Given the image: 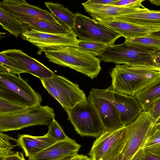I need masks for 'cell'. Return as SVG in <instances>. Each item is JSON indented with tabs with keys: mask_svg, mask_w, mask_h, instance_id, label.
I'll list each match as a JSON object with an SVG mask.
<instances>
[{
	"mask_svg": "<svg viewBox=\"0 0 160 160\" xmlns=\"http://www.w3.org/2000/svg\"><path fill=\"white\" fill-rule=\"evenodd\" d=\"M159 50L124 42L109 46L97 57L103 62L117 64L153 66L155 57Z\"/></svg>",
	"mask_w": 160,
	"mask_h": 160,
	"instance_id": "3957f363",
	"label": "cell"
},
{
	"mask_svg": "<svg viewBox=\"0 0 160 160\" xmlns=\"http://www.w3.org/2000/svg\"><path fill=\"white\" fill-rule=\"evenodd\" d=\"M116 0H89L84 2L89 5H110Z\"/></svg>",
	"mask_w": 160,
	"mask_h": 160,
	"instance_id": "d590c367",
	"label": "cell"
},
{
	"mask_svg": "<svg viewBox=\"0 0 160 160\" xmlns=\"http://www.w3.org/2000/svg\"><path fill=\"white\" fill-rule=\"evenodd\" d=\"M44 3L51 14L58 22L72 29L74 23L75 13L62 5L58 3L47 2Z\"/></svg>",
	"mask_w": 160,
	"mask_h": 160,
	"instance_id": "603a6c76",
	"label": "cell"
},
{
	"mask_svg": "<svg viewBox=\"0 0 160 160\" xmlns=\"http://www.w3.org/2000/svg\"><path fill=\"white\" fill-rule=\"evenodd\" d=\"M49 61L68 67L82 73L92 79L97 77L101 70V60L75 46H66L44 50Z\"/></svg>",
	"mask_w": 160,
	"mask_h": 160,
	"instance_id": "7a4b0ae2",
	"label": "cell"
},
{
	"mask_svg": "<svg viewBox=\"0 0 160 160\" xmlns=\"http://www.w3.org/2000/svg\"><path fill=\"white\" fill-rule=\"evenodd\" d=\"M116 160H145L144 147L138 151L130 159H126L120 155Z\"/></svg>",
	"mask_w": 160,
	"mask_h": 160,
	"instance_id": "e575fe53",
	"label": "cell"
},
{
	"mask_svg": "<svg viewBox=\"0 0 160 160\" xmlns=\"http://www.w3.org/2000/svg\"><path fill=\"white\" fill-rule=\"evenodd\" d=\"M75 13L72 30L79 41L103 43L110 46L122 37L104 24L79 12Z\"/></svg>",
	"mask_w": 160,
	"mask_h": 160,
	"instance_id": "ba28073f",
	"label": "cell"
},
{
	"mask_svg": "<svg viewBox=\"0 0 160 160\" xmlns=\"http://www.w3.org/2000/svg\"><path fill=\"white\" fill-rule=\"evenodd\" d=\"M113 102L119 114L123 126L134 121L143 111L139 102L134 96L114 91Z\"/></svg>",
	"mask_w": 160,
	"mask_h": 160,
	"instance_id": "2e32d148",
	"label": "cell"
},
{
	"mask_svg": "<svg viewBox=\"0 0 160 160\" xmlns=\"http://www.w3.org/2000/svg\"><path fill=\"white\" fill-rule=\"evenodd\" d=\"M154 62L155 63H160V50L157 53L155 57Z\"/></svg>",
	"mask_w": 160,
	"mask_h": 160,
	"instance_id": "f35d334b",
	"label": "cell"
},
{
	"mask_svg": "<svg viewBox=\"0 0 160 160\" xmlns=\"http://www.w3.org/2000/svg\"><path fill=\"white\" fill-rule=\"evenodd\" d=\"M86 11L95 19L114 17L123 15L143 11L146 8H128L110 5H89L82 4Z\"/></svg>",
	"mask_w": 160,
	"mask_h": 160,
	"instance_id": "d6986e66",
	"label": "cell"
},
{
	"mask_svg": "<svg viewBox=\"0 0 160 160\" xmlns=\"http://www.w3.org/2000/svg\"><path fill=\"white\" fill-rule=\"evenodd\" d=\"M0 98L27 108L41 105V95L20 76L0 71Z\"/></svg>",
	"mask_w": 160,
	"mask_h": 160,
	"instance_id": "277c9868",
	"label": "cell"
},
{
	"mask_svg": "<svg viewBox=\"0 0 160 160\" xmlns=\"http://www.w3.org/2000/svg\"><path fill=\"white\" fill-rule=\"evenodd\" d=\"M40 80L43 87L64 109L87 100L85 93L79 85L63 76L55 74L49 78Z\"/></svg>",
	"mask_w": 160,
	"mask_h": 160,
	"instance_id": "9c48e42d",
	"label": "cell"
},
{
	"mask_svg": "<svg viewBox=\"0 0 160 160\" xmlns=\"http://www.w3.org/2000/svg\"><path fill=\"white\" fill-rule=\"evenodd\" d=\"M148 111L151 114L153 122L156 123L160 118V98L153 103Z\"/></svg>",
	"mask_w": 160,
	"mask_h": 160,
	"instance_id": "836d02e7",
	"label": "cell"
},
{
	"mask_svg": "<svg viewBox=\"0 0 160 160\" xmlns=\"http://www.w3.org/2000/svg\"><path fill=\"white\" fill-rule=\"evenodd\" d=\"M151 34L152 35L160 38V30L153 32Z\"/></svg>",
	"mask_w": 160,
	"mask_h": 160,
	"instance_id": "b9f144b4",
	"label": "cell"
},
{
	"mask_svg": "<svg viewBox=\"0 0 160 160\" xmlns=\"http://www.w3.org/2000/svg\"><path fill=\"white\" fill-rule=\"evenodd\" d=\"M158 70L160 72V67H158Z\"/></svg>",
	"mask_w": 160,
	"mask_h": 160,
	"instance_id": "bcb514c9",
	"label": "cell"
},
{
	"mask_svg": "<svg viewBox=\"0 0 160 160\" xmlns=\"http://www.w3.org/2000/svg\"><path fill=\"white\" fill-rule=\"evenodd\" d=\"M80 156V154H78V153L73 154L64 157L58 160H77Z\"/></svg>",
	"mask_w": 160,
	"mask_h": 160,
	"instance_id": "74e56055",
	"label": "cell"
},
{
	"mask_svg": "<svg viewBox=\"0 0 160 160\" xmlns=\"http://www.w3.org/2000/svg\"><path fill=\"white\" fill-rule=\"evenodd\" d=\"M64 109L67 113L68 120L81 136L98 138L104 131L97 112L88 99Z\"/></svg>",
	"mask_w": 160,
	"mask_h": 160,
	"instance_id": "8992f818",
	"label": "cell"
},
{
	"mask_svg": "<svg viewBox=\"0 0 160 160\" xmlns=\"http://www.w3.org/2000/svg\"><path fill=\"white\" fill-rule=\"evenodd\" d=\"M149 1L152 4L160 6V0H149Z\"/></svg>",
	"mask_w": 160,
	"mask_h": 160,
	"instance_id": "60d3db41",
	"label": "cell"
},
{
	"mask_svg": "<svg viewBox=\"0 0 160 160\" xmlns=\"http://www.w3.org/2000/svg\"><path fill=\"white\" fill-rule=\"evenodd\" d=\"M145 160H160V146L145 149Z\"/></svg>",
	"mask_w": 160,
	"mask_h": 160,
	"instance_id": "d6a6232c",
	"label": "cell"
},
{
	"mask_svg": "<svg viewBox=\"0 0 160 160\" xmlns=\"http://www.w3.org/2000/svg\"><path fill=\"white\" fill-rule=\"evenodd\" d=\"M48 127V131L47 134L54 142L63 141L69 138L66 135L62 127L55 118Z\"/></svg>",
	"mask_w": 160,
	"mask_h": 160,
	"instance_id": "f1b7e54d",
	"label": "cell"
},
{
	"mask_svg": "<svg viewBox=\"0 0 160 160\" xmlns=\"http://www.w3.org/2000/svg\"><path fill=\"white\" fill-rule=\"evenodd\" d=\"M5 160H25L23 152H14L8 157Z\"/></svg>",
	"mask_w": 160,
	"mask_h": 160,
	"instance_id": "8d00e7d4",
	"label": "cell"
},
{
	"mask_svg": "<svg viewBox=\"0 0 160 160\" xmlns=\"http://www.w3.org/2000/svg\"><path fill=\"white\" fill-rule=\"evenodd\" d=\"M37 47V53L41 55L46 49L66 46L77 47L78 39L74 32L68 34H53L34 30H27L21 36Z\"/></svg>",
	"mask_w": 160,
	"mask_h": 160,
	"instance_id": "7c38bea8",
	"label": "cell"
},
{
	"mask_svg": "<svg viewBox=\"0 0 160 160\" xmlns=\"http://www.w3.org/2000/svg\"><path fill=\"white\" fill-rule=\"evenodd\" d=\"M1 52L6 56L23 67L28 73L40 79L49 78L55 74L44 64L20 49H7Z\"/></svg>",
	"mask_w": 160,
	"mask_h": 160,
	"instance_id": "4fadbf2b",
	"label": "cell"
},
{
	"mask_svg": "<svg viewBox=\"0 0 160 160\" xmlns=\"http://www.w3.org/2000/svg\"><path fill=\"white\" fill-rule=\"evenodd\" d=\"M144 0H116L110 5L128 8L145 7L142 4Z\"/></svg>",
	"mask_w": 160,
	"mask_h": 160,
	"instance_id": "4dcf8cb0",
	"label": "cell"
},
{
	"mask_svg": "<svg viewBox=\"0 0 160 160\" xmlns=\"http://www.w3.org/2000/svg\"><path fill=\"white\" fill-rule=\"evenodd\" d=\"M127 43L160 50V38L150 34L125 39Z\"/></svg>",
	"mask_w": 160,
	"mask_h": 160,
	"instance_id": "4316f807",
	"label": "cell"
},
{
	"mask_svg": "<svg viewBox=\"0 0 160 160\" xmlns=\"http://www.w3.org/2000/svg\"><path fill=\"white\" fill-rule=\"evenodd\" d=\"M103 43L79 41L77 47L79 49L96 57L99 56L109 46Z\"/></svg>",
	"mask_w": 160,
	"mask_h": 160,
	"instance_id": "d4e9b609",
	"label": "cell"
},
{
	"mask_svg": "<svg viewBox=\"0 0 160 160\" xmlns=\"http://www.w3.org/2000/svg\"><path fill=\"white\" fill-rule=\"evenodd\" d=\"M160 146V129L156 128L146 141L144 148Z\"/></svg>",
	"mask_w": 160,
	"mask_h": 160,
	"instance_id": "1f68e13d",
	"label": "cell"
},
{
	"mask_svg": "<svg viewBox=\"0 0 160 160\" xmlns=\"http://www.w3.org/2000/svg\"><path fill=\"white\" fill-rule=\"evenodd\" d=\"M155 124L157 126L160 124V118L157 121V122L155 123Z\"/></svg>",
	"mask_w": 160,
	"mask_h": 160,
	"instance_id": "ee69618b",
	"label": "cell"
},
{
	"mask_svg": "<svg viewBox=\"0 0 160 160\" xmlns=\"http://www.w3.org/2000/svg\"><path fill=\"white\" fill-rule=\"evenodd\" d=\"M110 74L114 91L134 97L158 78L160 72L153 66L117 64Z\"/></svg>",
	"mask_w": 160,
	"mask_h": 160,
	"instance_id": "6da1fadb",
	"label": "cell"
},
{
	"mask_svg": "<svg viewBox=\"0 0 160 160\" xmlns=\"http://www.w3.org/2000/svg\"><path fill=\"white\" fill-rule=\"evenodd\" d=\"M55 116L53 109L47 105H40L16 112L0 114V132L18 130L37 125L48 127Z\"/></svg>",
	"mask_w": 160,
	"mask_h": 160,
	"instance_id": "5b68a950",
	"label": "cell"
},
{
	"mask_svg": "<svg viewBox=\"0 0 160 160\" xmlns=\"http://www.w3.org/2000/svg\"><path fill=\"white\" fill-rule=\"evenodd\" d=\"M96 20L120 34L125 39L150 34L160 30V26L142 25L112 18Z\"/></svg>",
	"mask_w": 160,
	"mask_h": 160,
	"instance_id": "9a60e30c",
	"label": "cell"
},
{
	"mask_svg": "<svg viewBox=\"0 0 160 160\" xmlns=\"http://www.w3.org/2000/svg\"><path fill=\"white\" fill-rule=\"evenodd\" d=\"M0 23L2 27L17 38L28 30L12 14L0 8Z\"/></svg>",
	"mask_w": 160,
	"mask_h": 160,
	"instance_id": "cb8c5ba5",
	"label": "cell"
},
{
	"mask_svg": "<svg viewBox=\"0 0 160 160\" xmlns=\"http://www.w3.org/2000/svg\"><path fill=\"white\" fill-rule=\"evenodd\" d=\"M108 18L142 25L160 26V11L148 8L141 12Z\"/></svg>",
	"mask_w": 160,
	"mask_h": 160,
	"instance_id": "44dd1931",
	"label": "cell"
},
{
	"mask_svg": "<svg viewBox=\"0 0 160 160\" xmlns=\"http://www.w3.org/2000/svg\"><path fill=\"white\" fill-rule=\"evenodd\" d=\"M28 158L40 152L55 142L47 134L40 136L28 134L20 135L15 141Z\"/></svg>",
	"mask_w": 160,
	"mask_h": 160,
	"instance_id": "ffe728a7",
	"label": "cell"
},
{
	"mask_svg": "<svg viewBox=\"0 0 160 160\" xmlns=\"http://www.w3.org/2000/svg\"><path fill=\"white\" fill-rule=\"evenodd\" d=\"M157 128L148 111H142L137 118L126 126V141L120 155L131 158L144 147L146 141Z\"/></svg>",
	"mask_w": 160,
	"mask_h": 160,
	"instance_id": "52a82bcc",
	"label": "cell"
},
{
	"mask_svg": "<svg viewBox=\"0 0 160 160\" xmlns=\"http://www.w3.org/2000/svg\"><path fill=\"white\" fill-rule=\"evenodd\" d=\"M0 71L8 72L19 76L22 73H28L23 67L6 56L1 52L0 53Z\"/></svg>",
	"mask_w": 160,
	"mask_h": 160,
	"instance_id": "484cf974",
	"label": "cell"
},
{
	"mask_svg": "<svg viewBox=\"0 0 160 160\" xmlns=\"http://www.w3.org/2000/svg\"><path fill=\"white\" fill-rule=\"evenodd\" d=\"M13 14L28 30L53 34H68L73 32L72 29L63 25L18 14Z\"/></svg>",
	"mask_w": 160,
	"mask_h": 160,
	"instance_id": "ac0fdd59",
	"label": "cell"
},
{
	"mask_svg": "<svg viewBox=\"0 0 160 160\" xmlns=\"http://www.w3.org/2000/svg\"><path fill=\"white\" fill-rule=\"evenodd\" d=\"M134 97L139 102L143 111H148L151 105L160 98V76Z\"/></svg>",
	"mask_w": 160,
	"mask_h": 160,
	"instance_id": "7402d4cb",
	"label": "cell"
},
{
	"mask_svg": "<svg viewBox=\"0 0 160 160\" xmlns=\"http://www.w3.org/2000/svg\"><path fill=\"white\" fill-rule=\"evenodd\" d=\"M126 126L113 130H104L97 138L88 153L92 160H116L126 141Z\"/></svg>",
	"mask_w": 160,
	"mask_h": 160,
	"instance_id": "30bf717a",
	"label": "cell"
},
{
	"mask_svg": "<svg viewBox=\"0 0 160 160\" xmlns=\"http://www.w3.org/2000/svg\"><path fill=\"white\" fill-rule=\"evenodd\" d=\"M26 108L0 98V114L16 112Z\"/></svg>",
	"mask_w": 160,
	"mask_h": 160,
	"instance_id": "f546056e",
	"label": "cell"
},
{
	"mask_svg": "<svg viewBox=\"0 0 160 160\" xmlns=\"http://www.w3.org/2000/svg\"><path fill=\"white\" fill-rule=\"evenodd\" d=\"M77 160H92L90 157L87 156L80 154L79 158Z\"/></svg>",
	"mask_w": 160,
	"mask_h": 160,
	"instance_id": "ab89813d",
	"label": "cell"
},
{
	"mask_svg": "<svg viewBox=\"0 0 160 160\" xmlns=\"http://www.w3.org/2000/svg\"><path fill=\"white\" fill-rule=\"evenodd\" d=\"M153 66L158 67H160V63H155Z\"/></svg>",
	"mask_w": 160,
	"mask_h": 160,
	"instance_id": "7bdbcfd3",
	"label": "cell"
},
{
	"mask_svg": "<svg viewBox=\"0 0 160 160\" xmlns=\"http://www.w3.org/2000/svg\"><path fill=\"white\" fill-rule=\"evenodd\" d=\"M113 93L111 86L106 89L92 88L87 98L97 112L104 130H115L123 126L113 102Z\"/></svg>",
	"mask_w": 160,
	"mask_h": 160,
	"instance_id": "8fae6325",
	"label": "cell"
},
{
	"mask_svg": "<svg viewBox=\"0 0 160 160\" xmlns=\"http://www.w3.org/2000/svg\"><path fill=\"white\" fill-rule=\"evenodd\" d=\"M81 146L69 137L65 140L55 142L28 158V160H58L67 156L78 153Z\"/></svg>",
	"mask_w": 160,
	"mask_h": 160,
	"instance_id": "e0dca14e",
	"label": "cell"
},
{
	"mask_svg": "<svg viewBox=\"0 0 160 160\" xmlns=\"http://www.w3.org/2000/svg\"><path fill=\"white\" fill-rule=\"evenodd\" d=\"M10 140L16 141V139L2 132H0V160H5L14 152L13 149L18 145L12 144L10 142Z\"/></svg>",
	"mask_w": 160,
	"mask_h": 160,
	"instance_id": "83f0119b",
	"label": "cell"
},
{
	"mask_svg": "<svg viewBox=\"0 0 160 160\" xmlns=\"http://www.w3.org/2000/svg\"><path fill=\"white\" fill-rule=\"evenodd\" d=\"M0 8L11 14L27 16L61 24L50 12L30 4L24 0H4L0 2Z\"/></svg>",
	"mask_w": 160,
	"mask_h": 160,
	"instance_id": "5bb4252c",
	"label": "cell"
},
{
	"mask_svg": "<svg viewBox=\"0 0 160 160\" xmlns=\"http://www.w3.org/2000/svg\"><path fill=\"white\" fill-rule=\"evenodd\" d=\"M157 128L158 129H160V124L157 126Z\"/></svg>",
	"mask_w": 160,
	"mask_h": 160,
	"instance_id": "f6af8a7d",
	"label": "cell"
}]
</instances>
